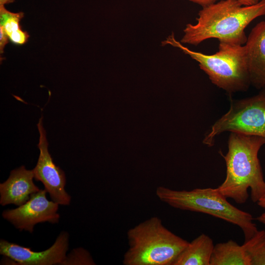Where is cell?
Returning <instances> with one entry per match:
<instances>
[{
    "label": "cell",
    "mask_w": 265,
    "mask_h": 265,
    "mask_svg": "<svg viewBox=\"0 0 265 265\" xmlns=\"http://www.w3.org/2000/svg\"><path fill=\"white\" fill-rule=\"evenodd\" d=\"M156 194L161 201L174 208L208 214L237 225L245 240L258 230L252 215L230 203L217 188L177 190L159 186Z\"/></svg>",
    "instance_id": "5b68a950"
},
{
    "label": "cell",
    "mask_w": 265,
    "mask_h": 265,
    "mask_svg": "<svg viewBox=\"0 0 265 265\" xmlns=\"http://www.w3.org/2000/svg\"><path fill=\"white\" fill-rule=\"evenodd\" d=\"M256 219L260 222L265 224V212L258 216Z\"/></svg>",
    "instance_id": "7402d4cb"
},
{
    "label": "cell",
    "mask_w": 265,
    "mask_h": 265,
    "mask_svg": "<svg viewBox=\"0 0 265 265\" xmlns=\"http://www.w3.org/2000/svg\"><path fill=\"white\" fill-rule=\"evenodd\" d=\"M69 235L62 231L54 243L48 249L35 252L30 248L0 240V254L15 261L20 265H61L66 258L69 248Z\"/></svg>",
    "instance_id": "9c48e42d"
},
{
    "label": "cell",
    "mask_w": 265,
    "mask_h": 265,
    "mask_svg": "<svg viewBox=\"0 0 265 265\" xmlns=\"http://www.w3.org/2000/svg\"><path fill=\"white\" fill-rule=\"evenodd\" d=\"M127 236L129 248L124 255V265H173L189 243L157 216L130 229Z\"/></svg>",
    "instance_id": "3957f363"
},
{
    "label": "cell",
    "mask_w": 265,
    "mask_h": 265,
    "mask_svg": "<svg viewBox=\"0 0 265 265\" xmlns=\"http://www.w3.org/2000/svg\"><path fill=\"white\" fill-rule=\"evenodd\" d=\"M214 246L212 239L202 234L188 243L173 265H210Z\"/></svg>",
    "instance_id": "7c38bea8"
},
{
    "label": "cell",
    "mask_w": 265,
    "mask_h": 265,
    "mask_svg": "<svg viewBox=\"0 0 265 265\" xmlns=\"http://www.w3.org/2000/svg\"><path fill=\"white\" fill-rule=\"evenodd\" d=\"M210 265H250L242 245L230 239L214 246Z\"/></svg>",
    "instance_id": "4fadbf2b"
},
{
    "label": "cell",
    "mask_w": 265,
    "mask_h": 265,
    "mask_svg": "<svg viewBox=\"0 0 265 265\" xmlns=\"http://www.w3.org/2000/svg\"><path fill=\"white\" fill-rule=\"evenodd\" d=\"M43 125L42 116L37 125L40 134L37 145L40 154L36 165L32 169L34 178L42 182L52 201L58 205H69L71 197L65 190V174L53 161L48 151L46 132Z\"/></svg>",
    "instance_id": "ba28073f"
},
{
    "label": "cell",
    "mask_w": 265,
    "mask_h": 265,
    "mask_svg": "<svg viewBox=\"0 0 265 265\" xmlns=\"http://www.w3.org/2000/svg\"><path fill=\"white\" fill-rule=\"evenodd\" d=\"M162 44L178 48L189 55L213 84L228 93L246 91L251 84L244 45L219 42L217 52L206 54L185 47L176 40L173 33Z\"/></svg>",
    "instance_id": "277c9868"
},
{
    "label": "cell",
    "mask_w": 265,
    "mask_h": 265,
    "mask_svg": "<svg viewBox=\"0 0 265 265\" xmlns=\"http://www.w3.org/2000/svg\"><path fill=\"white\" fill-rule=\"evenodd\" d=\"M227 131L265 138V89L251 97L232 101L229 111L212 126L203 143L212 146L215 137Z\"/></svg>",
    "instance_id": "8992f818"
},
{
    "label": "cell",
    "mask_w": 265,
    "mask_h": 265,
    "mask_svg": "<svg viewBox=\"0 0 265 265\" xmlns=\"http://www.w3.org/2000/svg\"><path fill=\"white\" fill-rule=\"evenodd\" d=\"M8 37L7 34L5 32L3 26H0V53L3 52L5 46L8 43Z\"/></svg>",
    "instance_id": "ac0fdd59"
},
{
    "label": "cell",
    "mask_w": 265,
    "mask_h": 265,
    "mask_svg": "<svg viewBox=\"0 0 265 265\" xmlns=\"http://www.w3.org/2000/svg\"><path fill=\"white\" fill-rule=\"evenodd\" d=\"M24 16L23 12L13 13L4 5H0V26H3L7 36L21 29L19 22Z\"/></svg>",
    "instance_id": "9a60e30c"
},
{
    "label": "cell",
    "mask_w": 265,
    "mask_h": 265,
    "mask_svg": "<svg viewBox=\"0 0 265 265\" xmlns=\"http://www.w3.org/2000/svg\"><path fill=\"white\" fill-rule=\"evenodd\" d=\"M251 84L265 87V21L252 29L244 45Z\"/></svg>",
    "instance_id": "30bf717a"
},
{
    "label": "cell",
    "mask_w": 265,
    "mask_h": 265,
    "mask_svg": "<svg viewBox=\"0 0 265 265\" xmlns=\"http://www.w3.org/2000/svg\"><path fill=\"white\" fill-rule=\"evenodd\" d=\"M96 265L90 253L82 247L73 249L66 255L61 265Z\"/></svg>",
    "instance_id": "2e32d148"
},
{
    "label": "cell",
    "mask_w": 265,
    "mask_h": 265,
    "mask_svg": "<svg viewBox=\"0 0 265 265\" xmlns=\"http://www.w3.org/2000/svg\"><path fill=\"white\" fill-rule=\"evenodd\" d=\"M29 35L28 33L21 29L13 32L8 36V38L12 42L19 45L25 43Z\"/></svg>",
    "instance_id": "e0dca14e"
},
{
    "label": "cell",
    "mask_w": 265,
    "mask_h": 265,
    "mask_svg": "<svg viewBox=\"0 0 265 265\" xmlns=\"http://www.w3.org/2000/svg\"><path fill=\"white\" fill-rule=\"evenodd\" d=\"M242 5L249 6L255 4L261 0H237Z\"/></svg>",
    "instance_id": "ffe728a7"
},
{
    "label": "cell",
    "mask_w": 265,
    "mask_h": 265,
    "mask_svg": "<svg viewBox=\"0 0 265 265\" xmlns=\"http://www.w3.org/2000/svg\"><path fill=\"white\" fill-rule=\"evenodd\" d=\"M33 178V170H27L24 166L12 170L8 178L0 184V204L20 206L25 203L32 194L40 190Z\"/></svg>",
    "instance_id": "8fae6325"
},
{
    "label": "cell",
    "mask_w": 265,
    "mask_h": 265,
    "mask_svg": "<svg viewBox=\"0 0 265 265\" xmlns=\"http://www.w3.org/2000/svg\"><path fill=\"white\" fill-rule=\"evenodd\" d=\"M250 265H265V231L258 230L242 245Z\"/></svg>",
    "instance_id": "5bb4252c"
},
{
    "label": "cell",
    "mask_w": 265,
    "mask_h": 265,
    "mask_svg": "<svg viewBox=\"0 0 265 265\" xmlns=\"http://www.w3.org/2000/svg\"><path fill=\"white\" fill-rule=\"evenodd\" d=\"M15 0H0V5H4L5 4H8L12 3Z\"/></svg>",
    "instance_id": "603a6c76"
},
{
    "label": "cell",
    "mask_w": 265,
    "mask_h": 265,
    "mask_svg": "<svg viewBox=\"0 0 265 265\" xmlns=\"http://www.w3.org/2000/svg\"><path fill=\"white\" fill-rule=\"evenodd\" d=\"M257 203L260 207L265 208V194L259 200Z\"/></svg>",
    "instance_id": "44dd1931"
},
{
    "label": "cell",
    "mask_w": 265,
    "mask_h": 265,
    "mask_svg": "<svg viewBox=\"0 0 265 265\" xmlns=\"http://www.w3.org/2000/svg\"><path fill=\"white\" fill-rule=\"evenodd\" d=\"M264 137L231 132L228 139V151L223 156L226 166L224 182L217 187L227 198L239 204L245 203L251 191L254 203L265 194V181L258 158Z\"/></svg>",
    "instance_id": "7a4b0ae2"
},
{
    "label": "cell",
    "mask_w": 265,
    "mask_h": 265,
    "mask_svg": "<svg viewBox=\"0 0 265 265\" xmlns=\"http://www.w3.org/2000/svg\"><path fill=\"white\" fill-rule=\"evenodd\" d=\"M189 1L201 5L202 7L213 4L219 0H189Z\"/></svg>",
    "instance_id": "d6986e66"
},
{
    "label": "cell",
    "mask_w": 265,
    "mask_h": 265,
    "mask_svg": "<svg viewBox=\"0 0 265 265\" xmlns=\"http://www.w3.org/2000/svg\"><path fill=\"white\" fill-rule=\"evenodd\" d=\"M47 190L40 189L32 194L29 199L14 209L6 210L2 213V217L20 231L32 233L35 225L48 222L56 224L59 222V205L47 198Z\"/></svg>",
    "instance_id": "52a82bcc"
},
{
    "label": "cell",
    "mask_w": 265,
    "mask_h": 265,
    "mask_svg": "<svg viewBox=\"0 0 265 265\" xmlns=\"http://www.w3.org/2000/svg\"><path fill=\"white\" fill-rule=\"evenodd\" d=\"M265 15V0L249 6L237 0H221L202 7L197 23L187 24L180 42L197 46L211 38L233 45H244L245 28L254 20Z\"/></svg>",
    "instance_id": "6da1fadb"
}]
</instances>
